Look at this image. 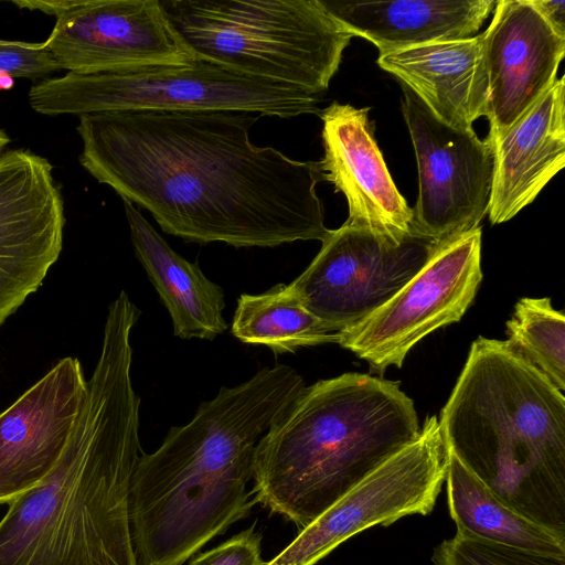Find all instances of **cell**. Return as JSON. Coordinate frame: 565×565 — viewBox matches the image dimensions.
Masks as SVG:
<instances>
[{"label": "cell", "mask_w": 565, "mask_h": 565, "mask_svg": "<svg viewBox=\"0 0 565 565\" xmlns=\"http://www.w3.org/2000/svg\"><path fill=\"white\" fill-rule=\"evenodd\" d=\"M260 116L222 110H121L78 117L82 167L161 230L188 242L275 247L322 242L319 161L256 146Z\"/></svg>", "instance_id": "6da1fadb"}, {"label": "cell", "mask_w": 565, "mask_h": 565, "mask_svg": "<svg viewBox=\"0 0 565 565\" xmlns=\"http://www.w3.org/2000/svg\"><path fill=\"white\" fill-rule=\"evenodd\" d=\"M132 326L108 320L84 406L65 450L0 520V565H138L129 495L139 440Z\"/></svg>", "instance_id": "7a4b0ae2"}, {"label": "cell", "mask_w": 565, "mask_h": 565, "mask_svg": "<svg viewBox=\"0 0 565 565\" xmlns=\"http://www.w3.org/2000/svg\"><path fill=\"white\" fill-rule=\"evenodd\" d=\"M291 366H265L222 386L185 425L140 456L131 479L129 519L138 565H182L250 513L246 490L256 445L305 388Z\"/></svg>", "instance_id": "3957f363"}, {"label": "cell", "mask_w": 565, "mask_h": 565, "mask_svg": "<svg viewBox=\"0 0 565 565\" xmlns=\"http://www.w3.org/2000/svg\"><path fill=\"white\" fill-rule=\"evenodd\" d=\"M494 495L565 535V397L507 341L479 337L438 419Z\"/></svg>", "instance_id": "277c9868"}, {"label": "cell", "mask_w": 565, "mask_h": 565, "mask_svg": "<svg viewBox=\"0 0 565 565\" xmlns=\"http://www.w3.org/2000/svg\"><path fill=\"white\" fill-rule=\"evenodd\" d=\"M419 431L398 382L362 373L320 380L258 440L254 502L301 531Z\"/></svg>", "instance_id": "5b68a950"}, {"label": "cell", "mask_w": 565, "mask_h": 565, "mask_svg": "<svg viewBox=\"0 0 565 565\" xmlns=\"http://www.w3.org/2000/svg\"><path fill=\"white\" fill-rule=\"evenodd\" d=\"M199 57L322 98L353 38L322 0H160Z\"/></svg>", "instance_id": "8992f818"}, {"label": "cell", "mask_w": 565, "mask_h": 565, "mask_svg": "<svg viewBox=\"0 0 565 565\" xmlns=\"http://www.w3.org/2000/svg\"><path fill=\"white\" fill-rule=\"evenodd\" d=\"M321 98L196 56L185 64H145L66 72L35 83L33 110L47 116L121 110H222L291 118L320 113Z\"/></svg>", "instance_id": "52a82bcc"}, {"label": "cell", "mask_w": 565, "mask_h": 565, "mask_svg": "<svg viewBox=\"0 0 565 565\" xmlns=\"http://www.w3.org/2000/svg\"><path fill=\"white\" fill-rule=\"evenodd\" d=\"M446 470V448L433 415L415 440L299 531L265 565H316L358 533L391 525L405 516L429 514L445 483Z\"/></svg>", "instance_id": "ba28073f"}, {"label": "cell", "mask_w": 565, "mask_h": 565, "mask_svg": "<svg viewBox=\"0 0 565 565\" xmlns=\"http://www.w3.org/2000/svg\"><path fill=\"white\" fill-rule=\"evenodd\" d=\"M309 266L289 289L335 332L388 301L428 262L441 243L413 234L401 243L345 222L330 230Z\"/></svg>", "instance_id": "9c48e42d"}, {"label": "cell", "mask_w": 565, "mask_h": 565, "mask_svg": "<svg viewBox=\"0 0 565 565\" xmlns=\"http://www.w3.org/2000/svg\"><path fill=\"white\" fill-rule=\"evenodd\" d=\"M482 279L481 228L441 243L424 267L388 301L338 333V342L371 369L401 367L411 349L459 321Z\"/></svg>", "instance_id": "30bf717a"}, {"label": "cell", "mask_w": 565, "mask_h": 565, "mask_svg": "<svg viewBox=\"0 0 565 565\" xmlns=\"http://www.w3.org/2000/svg\"><path fill=\"white\" fill-rule=\"evenodd\" d=\"M55 17L44 42L61 70L95 73L145 64H185L194 52L160 0H22Z\"/></svg>", "instance_id": "8fae6325"}, {"label": "cell", "mask_w": 565, "mask_h": 565, "mask_svg": "<svg viewBox=\"0 0 565 565\" xmlns=\"http://www.w3.org/2000/svg\"><path fill=\"white\" fill-rule=\"evenodd\" d=\"M403 92L402 110L418 168L414 230L445 243L480 227L488 214L492 149L473 129L446 125L407 87Z\"/></svg>", "instance_id": "7c38bea8"}, {"label": "cell", "mask_w": 565, "mask_h": 565, "mask_svg": "<svg viewBox=\"0 0 565 565\" xmlns=\"http://www.w3.org/2000/svg\"><path fill=\"white\" fill-rule=\"evenodd\" d=\"M64 200L47 159L0 156V326L35 292L63 247Z\"/></svg>", "instance_id": "4fadbf2b"}, {"label": "cell", "mask_w": 565, "mask_h": 565, "mask_svg": "<svg viewBox=\"0 0 565 565\" xmlns=\"http://www.w3.org/2000/svg\"><path fill=\"white\" fill-rule=\"evenodd\" d=\"M86 393L79 360L67 356L0 413V504L35 487L55 467Z\"/></svg>", "instance_id": "5bb4252c"}, {"label": "cell", "mask_w": 565, "mask_h": 565, "mask_svg": "<svg viewBox=\"0 0 565 565\" xmlns=\"http://www.w3.org/2000/svg\"><path fill=\"white\" fill-rule=\"evenodd\" d=\"M489 78V142L511 128L557 81L565 53L529 0H500L481 33Z\"/></svg>", "instance_id": "9a60e30c"}, {"label": "cell", "mask_w": 565, "mask_h": 565, "mask_svg": "<svg viewBox=\"0 0 565 565\" xmlns=\"http://www.w3.org/2000/svg\"><path fill=\"white\" fill-rule=\"evenodd\" d=\"M369 107L333 102L318 114L322 120L323 181L344 194L355 227L401 243L417 234L413 211L397 190L373 135Z\"/></svg>", "instance_id": "2e32d148"}, {"label": "cell", "mask_w": 565, "mask_h": 565, "mask_svg": "<svg viewBox=\"0 0 565 565\" xmlns=\"http://www.w3.org/2000/svg\"><path fill=\"white\" fill-rule=\"evenodd\" d=\"M565 78L502 136L489 142L493 173L488 215L493 225L532 203L565 166Z\"/></svg>", "instance_id": "e0dca14e"}, {"label": "cell", "mask_w": 565, "mask_h": 565, "mask_svg": "<svg viewBox=\"0 0 565 565\" xmlns=\"http://www.w3.org/2000/svg\"><path fill=\"white\" fill-rule=\"evenodd\" d=\"M376 62L450 127L469 130L488 115L482 34L380 53Z\"/></svg>", "instance_id": "ac0fdd59"}, {"label": "cell", "mask_w": 565, "mask_h": 565, "mask_svg": "<svg viewBox=\"0 0 565 565\" xmlns=\"http://www.w3.org/2000/svg\"><path fill=\"white\" fill-rule=\"evenodd\" d=\"M352 34L372 42L380 53L469 39L493 11V0H322Z\"/></svg>", "instance_id": "d6986e66"}, {"label": "cell", "mask_w": 565, "mask_h": 565, "mask_svg": "<svg viewBox=\"0 0 565 565\" xmlns=\"http://www.w3.org/2000/svg\"><path fill=\"white\" fill-rule=\"evenodd\" d=\"M137 258L166 306L173 334L213 340L227 329L223 289L174 252L135 204L122 200Z\"/></svg>", "instance_id": "ffe728a7"}, {"label": "cell", "mask_w": 565, "mask_h": 565, "mask_svg": "<svg viewBox=\"0 0 565 565\" xmlns=\"http://www.w3.org/2000/svg\"><path fill=\"white\" fill-rule=\"evenodd\" d=\"M446 448V446H445ZM446 498L458 534L554 556H565V535L510 508L446 448Z\"/></svg>", "instance_id": "44dd1931"}, {"label": "cell", "mask_w": 565, "mask_h": 565, "mask_svg": "<svg viewBox=\"0 0 565 565\" xmlns=\"http://www.w3.org/2000/svg\"><path fill=\"white\" fill-rule=\"evenodd\" d=\"M232 334L244 343L266 345L275 353L338 342V332L308 311L285 284L258 295L242 294Z\"/></svg>", "instance_id": "7402d4cb"}, {"label": "cell", "mask_w": 565, "mask_h": 565, "mask_svg": "<svg viewBox=\"0 0 565 565\" xmlns=\"http://www.w3.org/2000/svg\"><path fill=\"white\" fill-rule=\"evenodd\" d=\"M510 347L541 371L561 392L565 390V317L551 298H521L507 321Z\"/></svg>", "instance_id": "603a6c76"}, {"label": "cell", "mask_w": 565, "mask_h": 565, "mask_svg": "<svg viewBox=\"0 0 565 565\" xmlns=\"http://www.w3.org/2000/svg\"><path fill=\"white\" fill-rule=\"evenodd\" d=\"M433 565H565L554 556L456 533L433 551Z\"/></svg>", "instance_id": "cb8c5ba5"}, {"label": "cell", "mask_w": 565, "mask_h": 565, "mask_svg": "<svg viewBox=\"0 0 565 565\" xmlns=\"http://www.w3.org/2000/svg\"><path fill=\"white\" fill-rule=\"evenodd\" d=\"M62 71L44 42L29 43L0 39V89H9L13 78L44 81Z\"/></svg>", "instance_id": "d4e9b609"}, {"label": "cell", "mask_w": 565, "mask_h": 565, "mask_svg": "<svg viewBox=\"0 0 565 565\" xmlns=\"http://www.w3.org/2000/svg\"><path fill=\"white\" fill-rule=\"evenodd\" d=\"M260 535L254 529L194 557L190 565H265L260 558Z\"/></svg>", "instance_id": "484cf974"}, {"label": "cell", "mask_w": 565, "mask_h": 565, "mask_svg": "<svg viewBox=\"0 0 565 565\" xmlns=\"http://www.w3.org/2000/svg\"><path fill=\"white\" fill-rule=\"evenodd\" d=\"M543 19L562 38H565V1L529 0Z\"/></svg>", "instance_id": "4316f807"}, {"label": "cell", "mask_w": 565, "mask_h": 565, "mask_svg": "<svg viewBox=\"0 0 565 565\" xmlns=\"http://www.w3.org/2000/svg\"><path fill=\"white\" fill-rule=\"evenodd\" d=\"M8 143H10L9 136L0 129V156L2 154V150L6 148Z\"/></svg>", "instance_id": "83f0119b"}]
</instances>
